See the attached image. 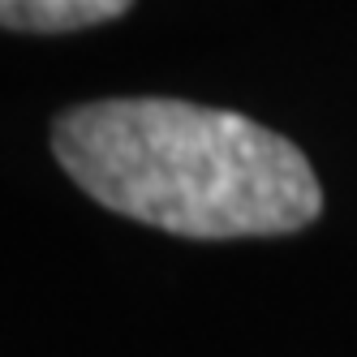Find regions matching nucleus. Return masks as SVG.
Listing matches in <instances>:
<instances>
[{"instance_id":"1","label":"nucleus","mask_w":357,"mask_h":357,"mask_svg":"<svg viewBox=\"0 0 357 357\" xmlns=\"http://www.w3.org/2000/svg\"><path fill=\"white\" fill-rule=\"evenodd\" d=\"M52 155L99 207L194 241L289 237L323 185L284 134L190 99H95L52 125Z\"/></svg>"},{"instance_id":"2","label":"nucleus","mask_w":357,"mask_h":357,"mask_svg":"<svg viewBox=\"0 0 357 357\" xmlns=\"http://www.w3.org/2000/svg\"><path fill=\"white\" fill-rule=\"evenodd\" d=\"M130 0H0V26L26 35H69L125 17Z\"/></svg>"}]
</instances>
